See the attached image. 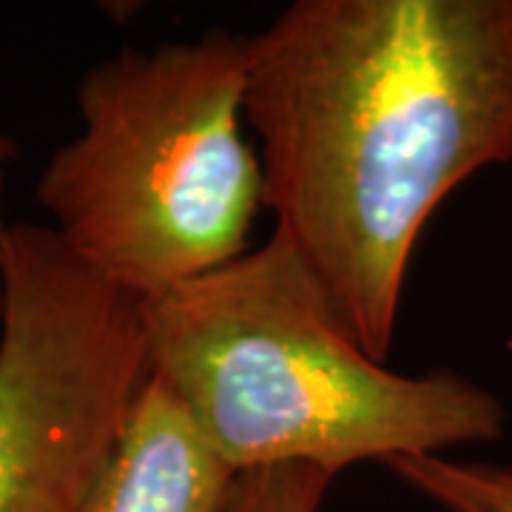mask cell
I'll use <instances>...</instances> for the list:
<instances>
[{"instance_id":"obj_6","label":"cell","mask_w":512,"mask_h":512,"mask_svg":"<svg viewBox=\"0 0 512 512\" xmlns=\"http://www.w3.org/2000/svg\"><path fill=\"white\" fill-rule=\"evenodd\" d=\"M384 467L444 512H512V464L416 456Z\"/></svg>"},{"instance_id":"obj_7","label":"cell","mask_w":512,"mask_h":512,"mask_svg":"<svg viewBox=\"0 0 512 512\" xmlns=\"http://www.w3.org/2000/svg\"><path fill=\"white\" fill-rule=\"evenodd\" d=\"M330 481L333 476L308 464L242 473L225 512H319Z\"/></svg>"},{"instance_id":"obj_8","label":"cell","mask_w":512,"mask_h":512,"mask_svg":"<svg viewBox=\"0 0 512 512\" xmlns=\"http://www.w3.org/2000/svg\"><path fill=\"white\" fill-rule=\"evenodd\" d=\"M18 157V146L0 134V254H3V242H6V231H9V222L3 220V177H6V163Z\"/></svg>"},{"instance_id":"obj_5","label":"cell","mask_w":512,"mask_h":512,"mask_svg":"<svg viewBox=\"0 0 512 512\" xmlns=\"http://www.w3.org/2000/svg\"><path fill=\"white\" fill-rule=\"evenodd\" d=\"M237 478L171 390L148 376L83 512H225Z\"/></svg>"},{"instance_id":"obj_4","label":"cell","mask_w":512,"mask_h":512,"mask_svg":"<svg viewBox=\"0 0 512 512\" xmlns=\"http://www.w3.org/2000/svg\"><path fill=\"white\" fill-rule=\"evenodd\" d=\"M151 376L143 302L52 225L0 254V512H83Z\"/></svg>"},{"instance_id":"obj_3","label":"cell","mask_w":512,"mask_h":512,"mask_svg":"<svg viewBox=\"0 0 512 512\" xmlns=\"http://www.w3.org/2000/svg\"><path fill=\"white\" fill-rule=\"evenodd\" d=\"M248 35L120 49L77 89L80 134L37 180L52 231L140 302L251 251L262 160L242 137Z\"/></svg>"},{"instance_id":"obj_2","label":"cell","mask_w":512,"mask_h":512,"mask_svg":"<svg viewBox=\"0 0 512 512\" xmlns=\"http://www.w3.org/2000/svg\"><path fill=\"white\" fill-rule=\"evenodd\" d=\"M151 376L237 476L447 456L504 436V402L456 370L396 373L350 333L282 231L143 302Z\"/></svg>"},{"instance_id":"obj_1","label":"cell","mask_w":512,"mask_h":512,"mask_svg":"<svg viewBox=\"0 0 512 512\" xmlns=\"http://www.w3.org/2000/svg\"><path fill=\"white\" fill-rule=\"evenodd\" d=\"M265 208L384 362L424 225L512 163V0H296L248 35Z\"/></svg>"}]
</instances>
